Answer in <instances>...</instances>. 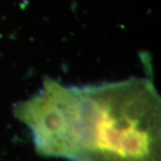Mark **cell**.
<instances>
[{
	"mask_svg": "<svg viewBox=\"0 0 161 161\" xmlns=\"http://www.w3.org/2000/svg\"><path fill=\"white\" fill-rule=\"evenodd\" d=\"M68 161H161V98L133 78L71 86Z\"/></svg>",
	"mask_w": 161,
	"mask_h": 161,
	"instance_id": "6da1fadb",
	"label": "cell"
}]
</instances>
